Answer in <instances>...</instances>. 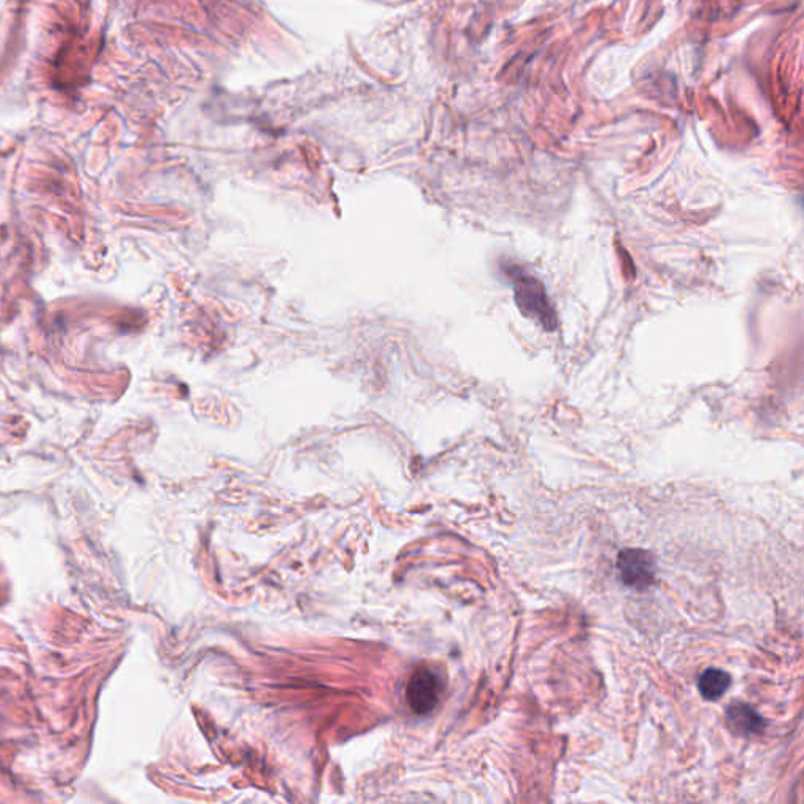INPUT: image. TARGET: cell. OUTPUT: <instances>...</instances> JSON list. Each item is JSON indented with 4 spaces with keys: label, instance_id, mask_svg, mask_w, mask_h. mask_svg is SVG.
<instances>
[{
    "label": "cell",
    "instance_id": "3957f363",
    "mask_svg": "<svg viewBox=\"0 0 804 804\" xmlns=\"http://www.w3.org/2000/svg\"><path fill=\"white\" fill-rule=\"evenodd\" d=\"M618 572L625 586L644 591L655 582L654 556L644 550H622L618 556Z\"/></svg>",
    "mask_w": 804,
    "mask_h": 804
},
{
    "label": "cell",
    "instance_id": "6da1fadb",
    "mask_svg": "<svg viewBox=\"0 0 804 804\" xmlns=\"http://www.w3.org/2000/svg\"><path fill=\"white\" fill-rule=\"evenodd\" d=\"M506 274L512 282L514 299L523 315L539 322L545 330L556 329L555 308L538 278L527 274L516 264L506 267Z\"/></svg>",
    "mask_w": 804,
    "mask_h": 804
},
{
    "label": "cell",
    "instance_id": "5b68a950",
    "mask_svg": "<svg viewBox=\"0 0 804 804\" xmlns=\"http://www.w3.org/2000/svg\"><path fill=\"white\" fill-rule=\"evenodd\" d=\"M731 676L721 669L710 668L699 676L698 688L701 695L709 701H717L728 691Z\"/></svg>",
    "mask_w": 804,
    "mask_h": 804
},
{
    "label": "cell",
    "instance_id": "7a4b0ae2",
    "mask_svg": "<svg viewBox=\"0 0 804 804\" xmlns=\"http://www.w3.org/2000/svg\"><path fill=\"white\" fill-rule=\"evenodd\" d=\"M440 695H442V682L432 669L420 668L410 676L406 699L413 712L418 715L432 712L439 704Z\"/></svg>",
    "mask_w": 804,
    "mask_h": 804
},
{
    "label": "cell",
    "instance_id": "277c9868",
    "mask_svg": "<svg viewBox=\"0 0 804 804\" xmlns=\"http://www.w3.org/2000/svg\"><path fill=\"white\" fill-rule=\"evenodd\" d=\"M726 715H728V723L732 731L739 732V734H759L765 728V721L762 720L761 715L748 704L737 702L734 706L729 707Z\"/></svg>",
    "mask_w": 804,
    "mask_h": 804
}]
</instances>
